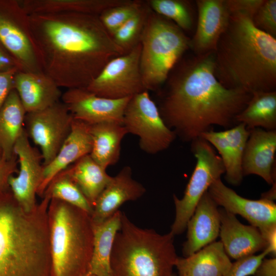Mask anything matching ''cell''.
<instances>
[{
    "instance_id": "45",
    "label": "cell",
    "mask_w": 276,
    "mask_h": 276,
    "mask_svg": "<svg viewBox=\"0 0 276 276\" xmlns=\"http://www.w3.org/2000/svg\"><path fill=\"white\" fill-rule=\"evenodd\" d=\"M0 154H1V153H0Z\"/></svg>"
},
{
    "instance_id": "36",
    "label": "cell",
    "mask_w": 276,
    "mask_h": 276,
    "mask_svg": "<svg viewBox=\"0 0 276 276\" xmlns=\"http://www.w3.org/2000/svg\"><path fill=\"white\" fill-rule=\"evenodd\" d=\"M267 255H268V252L265 249L259 255H252L236 260V261L232 263L230 269L225 276L253 275L262 260Z\"/></svg>"
},
{
    "instance_id": "9",
    "label": "cell",
    "mask_w": 276,
    "mask_h": 276,
    "mask_svg": "<svg viewBox=\"0 0 276 276\" xmlns=\"http://www.w3.org/2000/svg\"><path fill=\"white\" fill-rule=\"evenodd\" d=\"M148 92L131 97L124 113L123 125L128 133L139 137L142 151L155 154L168 149L177 137L165 123Z\"/></svg>"
},
{
    "instance_id": "7",
    "label": "cell",
    "mask_w": 276,
    "mask_h": 276,
    "mask_svg": "<svg viewBox=\"0 0 276 276\" xmlns=\"http://www.w3.org/2000/svg\"><path fill=\"white\" fill-rule=\"evenodd\" d=\"M191 38L169 19L151 9L140 40V68L147 91H158L171 71L190 49Z\"/></svg>"
},
{
    "instance_id": "29",
    "label": "cell",
    "mask_w": 276,
    "mask_h": 276,
    "mask_svg": "<svg viewBox=\"0 0 276 276\" xmlns=\"http://www.w3.org/2000/svg\"><path fill=\"white\" fill-rule=\"evenodd\" d=\"M91 205L94 207L98 197L111 180L105 169L86 155L66 169Z\"/></svg>"
},
{
    "instance_id": "20",
    "label": "cell",
    "mask_w": 276,
    "mask_h": 276,
    "mask_svg": "<svg viewBox=\"0 0 276 276\" xmlns=\"http://www.w3.org/2000/svg\"><path fill=\"white\" fill-rule=\"evenodd\" d=\"M219 211L220 242L229 257L238 260L266 248L265 241L258 228L242 224L236 215L222 208Z\"/></svg>"
},
{
    "instance_id": "19",
    "label": "cell",
    "mask_w": 276,
    "mask_h": 276,
    "mask_svg": "<svg viewBox=\"0 0 276 276\" xmlns=\"http://www.w3.org/2000/svg\"><path fill=\"white\" fill-rule=\"evenodd\" d=\"M145 192V187L132 178L131 167H124L111 177L98 197L90 215L92 222L105 221L118 212L124 203L136 200Z\"/></svg>"
},
{
    "instance_id": "42",
    "label": "cell",
    "mask_w": 276,
    "mask_h": 276,
    "mask_svg": "<svg viewBox=\"0 0 276 276\" xmlns=\"http://www.w3.org/2000/svg\"><path fill=\"white\" fill-rule=\"evenodd\" d=\"M254 276H276V258L271 257L262 260Z\"/></svg>"
},
{
    "instance_id": "3",
    "label": "cell",
    "mask_w": 276,
    "mask_h": 276,
    "mask_svg": "<svg viewBox=\"0 0 276 276\" xmlns=\"http://www.w3.org/2000/svg\"><path fill=\"white\" fill-rule=\"evenodd\" d=\"M214 53L215 75L226 88L252 94L276 90V39L250 17L231 14Z\"/></svg>"
},
{
    "instance_id": "24",
    "label": "cell",
    "mask_w": 276,
    "mask_h": 276,
    "mask_svg": "<svg viewBox=\"0 0 276 276\" xmlns=\"http://www.w3.org/2000/svg\"><path fill=\"white\" fill-rule=\"evenodd\" d=\"M232 264L222 243L214 241L188 257H178L175 267L181 276H225Z\"/></svg>"
},
{
    "instance_id": "21",
    "label": "cell",
    "mask_w": 276,
    "mask_h": 276,
    "mask_svg": "<svg viewBox=\"0 0 276 276\" xmlns=\"http://www.w3.org/2000/svg\"><path fill=\"white\" fill-rule=\"evenodd\" d=\"M220 214L218 205L206 192L187 222V240L182 253L188 257L215 241L219 235Z\"/></svg>"
},
{
    "instance_id": "12",
    "label": "cell",
    "mask_w": 276,
    "mask_h": 276,
    "mask_svg": "<svg viewBox=\"0 0 276 276\" xmlns=\"http://www.w3.org/2000/svg\"><path fill=\"white\" fill-rule=\"evenodd\" d=\"M73 119L61 101L44 109L26 113L25 131L39 147L44 166L57 155L70 132Z\"/></svg>"
},
{
    "instance_id": "13",
    "label": "cell",
    "mask_w": 276,
    "mask_h": 276,
    "mask_svg": "<svg viewBox=\"0 0 276 276\" xmlns=\"http://www.w3.org/2000/svg\"><path fill=\"white\" fill-rule=\"evenodd\" d=\"M14 153L19 169L10 177L9 186L19 204L27 212L37 205L36 195L41 183L44 165L40 152L31 145L25 130L17 141Z\"/></svg>"
},
{
    "instance_id": "5",
    "label": "cell",
    "mask_w": 276,
    "mask_h": 276,
    "mask_svg": "<svg viewBox=\"0 0 276 276\" xmlns=\"http://www.w3.org/2000/svg\"><path fill=\"white\" fill-rule=\"evenodd\" d=\"M48 221L51 276H85L93 248L90 215L57 199H51Z\"/></svg>"
},
{
    "instance_id": "2",
    "label": "cell",
    "mask_w": 276,
    "mask_h": 276,
    "mask_svg": "<svg viewBox=\"0 0 276 276\" xmlns=\"http://www.w3.org/2000/svg\"><path fill=\"white\" fill-rule=\"evenodd\" d=\"M29 15L42 71L60 88H86L109 61L125 54L99 15Z\"/></svg>"
},
{
    "instance_id": "1",
    "label": "cell",
    "mask_w": 276,
    "mask_h": 276,
    "mask_svg": "<svg viewBox=\"0 0 276 276\" xmlns=\"http://www.w3.org/2000/svg\"><path fill=\"white\" fill-rule=\"evenodd\" d=\"M214 70V52L182 57L158 91L160 116L183 142L191 143L214 126L227 129L237 125V116L252 96L224 87Z\"/></svg>"
},
{
    "instance_id": "14",
    "label": "cell",
    "mask_w": 276,
    "mask_h": 276,
    "mask_svg": "<svg viewBox=\"0 0 276 276\" xmlns=\"http://www.w3.org/2000/svg\"><path fill=\"white\" fill-rule=\"evenodd\" d=\"M131 97L109 99L98 96L85 88L67 89L61 101L74 119L89 125L105 122L123 124L124 113Z\"/></svg>"
},
{
    "instance_id": "31",
    "label": "cell",
    "mask_w": 276,
    "mask_h": 276,
    "mask_svg": "<svg viewBox=\"0 0 276 276\" xmlns=\"http://www.w3.org/2000/svg\"><path fill=\"white\" fill-rule=\"evenodd\" d=\"M44 194L51 199H59L78 208L90 215L93 212V206L66 169L53 178L47 187Z\"/></svg>"
},
{
    "instance_id": "32",
    "label": "cell",
    "mask_w": 276,
    "mask_h": 276,
    "mask_svg": "<svg viewBox=\"0 0 276 276\" xmlns=\"http://www.w3.org/2000/svg\"><path fill=\"white\" fill-rule=\"evenodd\" d=\"M150 9L175 23L182 31H190L194 25V10L189 1L149 0Z\"/></svg>"
},
{
    "instance_id": "43",
    "label": "cell",
    "mask_w": 276,
    "mask_h": 276,
    "mask_svg": "<svg viewBox=\"0 0 276 276\" xmlns=\"http://www.w3.org/2000/svg\"><path fill=\"white\" fill-rule=\"evenodd\" d=\"M85 276H95L94 275H92V274H87Z\"/></svg>"
},
{
    "instance_id": "15",
    "label": "cell",
    "mask_w": 276,
    "mask_h": 276,
    "mask_svg": "<svg viewBox=\"0 0 276 276\" xmlns=\"http://www.w3.org/2000/svg\"><path fill=\"white\" fill-rule=\"evenodd\" d=\"M208 192L218 206L235 215L241 216L259 230L276 224V204L273 201L243 197L225 185L221 178L215 180Z\"/></svg>"
},
{
    "instance_id": "38",
    "label": "cell",
    "mask_w": 276,
    "mask_h": 276,
    "mask_svg": "<svg viewBox=\"0 0 276 276\" xmlns=\"http://www.w3.org/2000/svg\"><path fill=\"white\" fill-rule=\"evenodd\" d=\"M16 155L7 160L3 158L0 154V191L10 189L9 180L11 176L18 172Z\"/></svg>"
},
{
    "instance_id": "4",
    "label": "cell",
    "mask_w": 276,
    "mask_h": 276,
    "mask_svg": "<svg viewBox=\"0 0 276 276\" xmlns=\"http://www.w3.org/2000/svg\"><path fill=\"white\" fill-rule=\"evenodd\" d=\"M50 200L44 195L27 212L10 189L0 191V276H51Z\"/></svg>"
},
{
    "instance_id": "28",
    "label": "cell",
    "mask_w": 276,
    "mask_h": 276,
    "mask_svg": "<svg viewBox=\"0 0 276 276\" xmlns=\"http://www.w3.org/2000/svg\"><path fill=\"white\" fill-rule=\"evenodd\" d=\"M128 0H19L28 14L84 13L99 15L104 10Z\"/></svg>"
},
{
    "instance_id": "27",
    "label": "cell",
    "mask_w": 276,
    "mask_h": 276,
    "mask_svg": "<svg viewBox=\"0 0 276 276\" xmlns=\"http://www.w3.org/2000/svg\"><path fill=\"white\" fill-rule=\"evenodd\" d=\"M92 158L105 169L117 163L121 142L127 131L122 124L105 122L90 125Z\"/></svg>"
},
{
    "instance_id": "35",
    "label": "cell",
    "mask_w": 276,
    "mask_h": 276,
    "mask_svg": "<svg viewBox=\"0 0 276 276\" xmlns=\"http://www.w3.org/2000/svg\"><path fill=\"white\" fill-rule=\"evenodd\" d=\"M251 20L257 28L275 38L276 1L264 0Z\"/></svg>"
},
{
    "instance_id": "8",
    "label": "cell",
    "mask_w": 276,
    "mask_h": 276,
    "mask_svg": "<svg viewBox=\"0 0 276 276\" xmlns=\"http://www.w3.org/2000/svg\"><path fill=\"white\" fill-rule=\"evenodd\" d=\"M190 143L196 163L183 197L179 199L173 195L175 216L170 232L174 236L186 229L187 222L201 198L225 173L220 156L208 142L200 136Z\"/></svg>"
},
{
    "instance_id": "40",
    "label": "cell",
    "mask_w": 276,
    "mask_h": 276,
    "mask_svg": "<svg viewBox=\"0 0 276 276\" xmlns=\"http://www.w3.org/2000/svg\"><path fill=\"white\" fill-rule=\"evenodd\" d=\"M259 231L266 243V246L265 249L268 251V255H271L272 257H275L276 224L272 225Z\"/></svg>"
},
{
    "instance_id": "16",
    "label": "cell",
    "mask_w": 276,
    "mask_h": 276,
    "mask_svg": "<svg viewBox=\"0 0 276 276\" xmlns=\"http://www.w3.org/2000/svg\"><path fill=\"white\" fill-rule=\"evenodd\" d=\"M249 134L245 125L239 123L223 131L213 129L200 135L218 151L224 167L225 178L232 185L238 186L242 181V160Z\"/></svg>"
},
{
    "instance_id": "10",
    "label": "cell",
    "mask_w": 276,
    "mask_h": 276,
    "mask_svg": "<svg viewBox=\"0 0 276 276\" xmlns=\"http://www.w3.org/2000/svg\"><path fill=\"white\" fill-rule=\"evenodd\" d=\"M0 43L16 60L21 71L43 72L29 15L19 0H0Z\"/></svg>"
},
{
    "instance_id": "22",
    "label": "cell",
    "mask_w": 276,
    "mask_h": 276,
    "mask_svg": "<svg viewBox=\"0 0 276 276\" xmlns=\"http://www.w3.org/2000/svg\"><path fill=\"white\" fill-rule=\"evenodd\" d=\"M91 148L90 125L74 119L70 132L57 155L44 166L42 180L37 195L42 197L53 178L82 157L89 154Z\"/></svg>"
},
{
    "instance_id": "25",
    "label": "cell",
    "mask_w": 276,
    "mask_h": 276,
    "mask_svg": "<svg viewBox=\"0 0 276 276\" xmlns=\"http://www.w3.org/2000/svg\"><path fill=\"white\" fill-rule=\"evenodd\" d=\"M122 213L118 211L109 219L93 223V248L87 274L111 276V255L116 236L121 224Z\"/></svg>"
},
{
    "instance_id": "44",
    "label": "cell",
    "mask_w": 276,
    "mask_h": 276,
    "mask_svg": "<svg viewBox=\"0 0 276 276\" xmlns=\"http://www.w3.org/2000/svg\"><path fill=\"white\" fill-rule=\"evenodd\" d=\"M173 276H181V275H174V274H173Z\"/></svg>"
},
{
    "instance_id": "17",
    "label": "cell",
    "mask_w": 276,
    "mask_h": 276,
    "mask_svg": "<svg viewBox=\"0 0 276 276\" xmlns=\"http://www.w3.org/2000/svg\"><path fill=\"white\" fill-rule=\"evenodd\" d=\"M195 3L198 19L195 34L191 38L190 49L196 55L215 52L231 14L225 0H197Z\"/></svg>"
},
{
    "instance_id": "11",
    "label": "cell",
    "mask_w": 276,
    "mask_h": 276,
    "mask_svg": "<svg viewBox=\"0 0 276 276\" xmlns=\"http://www.w3.org/2000/svg\"><path fill=\"white\" fill-rule=\"evenodd\" d=\"M141 43L109 61L85 88L101 97L117 99L146 90L140 68Z\"/></svg>"
},
{
    "instance_id": "37",
    "label": "cell",
    "mask_w": 276,
    "mask_h": 276,
    "mask_svg": "<svg viewBox=\"0 0 276 276\" xmlns=\"http://www.w3.org/2000/svg\"><path fill=\"white\" fill-rule=\"evenodd\" d=\"M230 14L240 13L253 17L264 0H225Z\"/></svg>"
},
{
    "instance_id": "39",
    "label": "cell",
    "mask_w": 276,
    "mask_h": 276,
    "mask_svg": "<svg viewBox=\"0 0 276 276\" xmlns=\"http://www.w3.org/2000/svg\"><path fill=\"white\" fill-rule=\"evenodd\" d=\"M18 70L0 72V108L10 93L14 89V77Z\"/></svg>"
},
{
    "instance_id": "30",
    "label": "cell",
    "mask_w": 276,
    "mask_h": 276,
    "mask_svg": "<svg viewBox=\"0 0 276 276\" xmlns=\"http://www.w3.org/2000/svg\"><path fill=\"white\" fill-rule=\"evenodd\" d=\"M248 130L260 128L276 130V90L252 94L245 107L236 118Z\"/></svg>"
},
{
    "instance_id": "18",
    "label": "cell",
    "mask_w": 276,
    "mask_h": 276,
    "mask_svg": "<svg viewBox=\"0 0 276 276\" xmlns=\"http://www.w3.org/2000/svg\"><path fill=\"white\" fill-rule=\"evenodd\" d=\"M249 130L242 160L244 176L256 175L267 183H275L276 130Z\"/></svg>"
},
{
    "instance_id": "33",
    "label": "cell",
    "mask_w": 276,
    "mask_h": 276,
    "mask_svg": "<svg viewBox=\"0 0 276 276\" xmlns=\"http://www.w3.org/2000/svg\"><path fill=\"white\" fill-rule=\"evenodd\" d=\"M151 9L144 2L140 10L120 27L111 37L125 53L140 43L141 36Z\"/></svg>"
},
{
    "instance_id": "26",
    "label": "cell",
    "mask_w": 276,
    "mask_h": 276,
    "mask_svg": "<svg viewBox=\"0 0 276 276\" xmlns=\"http://www.w3.org/2000/svg\"><path fill=\"white\" fill-rule=\"evenodd\" d=\"M26 111L15 89L0 108V153L5 159L14 157L15 145L25 130Z\"/></svg>"
},
{
    "instance_id": "41",
    "label": "cell",
    "mask_w": 276,
    "mask_h": 276,
    "mask_svg": "<svg viewBox=\"0 0 276 276\" xmlns=\"http://www.w3.org/2000/svg\"><path fill=\"white\" fill-rule=\"evenodd\" d=\"M13 69L21 71L16 60L0 43V72Z\"/></svg>"
},
{
    "instance_id": "23",
    "label": "cell",
    "mask_w": 276,
    "mask_h": 276,
    "mask_svg": "<svg viewBox=\"0 0 276 276\" xmlns=\"http://www.w3.org/2000/svg\"><path fill=\"white\" fill-rule=\"evenodd\" d=\"M14 89L26 113L44 109L61 101L60 87L43 72L18 71Z\"/></svg>"
},
{
    "instance_id": "34",
    "label": "cell",
    "mask_w": 276,
    "mask_h": 276,
    "mask_svg": "<svg viewBox=\"0 0 276 276\" xmlns=\"http://www.w3.org/2000/svg\"><path fill=\"white\" fill-rule=\"evenodd\" d=\"M144 2L128 0L124 4L108 8L99 15V19L111 36L141 8Z\"/></svg>"
},
{
    "instance_id": "6",
    "label": "cell",
    "mask_w": 276,
    "mask_h": 276,
    "mask_svg": "<svg viewBox=\"0 0 276 276\" xmlns=\"http://www.w3.org/2000/svg\"><path fill=\"white\" fill-rule=\"evenodd\" d=\"M174 236L142 228L122 213L110 259L111 276H173Z\"/></svg>"
}]
</instances>
